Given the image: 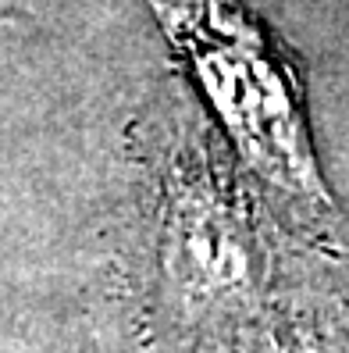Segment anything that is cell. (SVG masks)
<instances>
[{"label":"cell","mask_w":349,"mask_h":353,"mask_svg":"<svg viewBox=\"0 0 349 353\" xmlns=\"http://www.w3.org/2000/svg\"><path fill=\"white\" fill-rule=\"evenodd\" d=\"M168 43L242 161L282 196L324 214V190L303 82L242 0H147Z\"/></svg>","instance_id":"obj_1"},{"label":"cell","mask_w":349,"mask_h":353,"mask_svg":"<svg viewBox=\"0 0 349 353\" xmlns=\"http://www.w3.org/2000/svg\"><path fill=\"white\" fill-rule=\"evenodd\" d=\"M164 261L193 296L250 293L257 279L250 218L207 161H178L164 179Z\"/></svg>","instance_id":"obj_2"},{"label":"cell","mask_w":349,"mask_h":353,"mask_svg":"<svg viewBox=\"0 0 349 353\" xmlns=\"http://www.w3.org/2000/svg\"><path fill=\"white\" fill-rule=\"evenodd\" d=\"M8 18H14V11H0V22H8Z\"/></svg>","instance_id":"obj_3"},{"label":"cell","mask_w":349,"mask_h":353,"mask_svg":"<svg viewBox=\"0 0 349 353\" xmlns=\"http://www.w3.org/2000/svg\"><path fill=\"white\" fill-rule=\"evenodd\" d=\"M346 336H349V307H346Z\"/></svg>","instance_id":"obj_4"}]
</instances>
